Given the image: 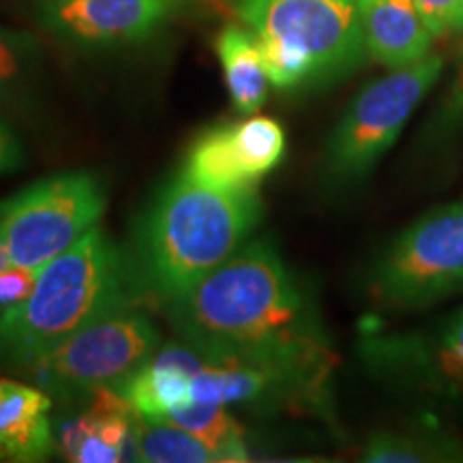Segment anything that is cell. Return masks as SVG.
<instances>
[{"label":"cell","instance_id":"1","mask_svg":"<svg viewBox=\"0 0 463 463\" xmlns=\"http://www.w3.org/2000/svg\"><path fill=\"white\" fill-rule=\"evenodd\" d=\"M165 307L174 331L206 361L256 364L288 380L307 408L326 403L337 358L316 303L273 242L247 241Z\"/></svg>","mask_w":463,"mask_h":463},{"label":"cell","instance_id":"2","mask_svg":"<svg viewBox=\"0 0 463 463\" xmlns=\"http://www.w3.org/2000/svg\"><path fill=\"white\" fill-rule=\"evenodd\" d=\"M262 219L256 184L215 189L181 172L161 189L136 232L137 286L172 303L245 245Z\"/></svg>","mask_w":463,"mask_h":463},{"label":"cell","instance_id":"3","mask_svg":"<svg viewBox=\"0 0 463 463\" xmlns=\"http://www.w3.org/2000/svg\"><path fill=\"white\" fill-rule=\"evenodd\" d=\"M137 297L131 258L97 225L39 270L31 297L0 314V372L24 375L58 344Z\"/></svg>","mask_w":463,"mask_h":463},{"label":"cell","instance_id":"4","mask_svg":"<svg viewBox=\"0 0 463 463\" xmlns=\"http://www.w3.org/2000/svg\"><path fill=\"white\" fill-rule=\"evenodd\" d=\"M234 11L281 90L335 82L367 56L356 0H234Z\"/></svg>","mask_w":463,"mask_h":463},{"label":"cell","instance_id":"5","mask_svg":"<svg viewBox=\"0 0 463 463\" xmlns=\"http://www.w3.org/2000/svg\"><path fill=\"white\" fill-rule=\"evenodd\" d=\"M159 345L157 324L131 305L71 335L24 375L58 402L82 403L97 391L118 389Z\"/></svg>","mask_w":463,"mask_h":463},{"label":"cell","instance_id":"6","mask_svg":"<svg viewBox=\"0 0 463 463\" xmlns=\"http://www.w3.org/2000/svg\"><path fill=\"white\" fill-rule=\"evenodd\" d=\"M106 184L92 172H65L0 202V239L11 264L42 270L99 225Z\"/></svg>","mask_w":463,"mask_h":463},{"label":"cell","instance_id":"7","mask_svg":"<svg viewBox=\"0 0 463 463\" xmlns=\"http://www.w3.org/2000/svg\"><path fill=\"white\" fill-rule=\"evenodd\" d=\"M442 67V56L430 54L410 67L391 69L358 92L326 142L324 167L333 183H361L373 170L438 82Z\"/></svg>","mask_w":463,"mask_h":463},{"label":"cell","instance_id":"8","mask_svg":"<svg viewBox=\"0 0 463 463\" xmlns=\"http://www.w3.org/2000/svg\"><path fill=\"white\" fill-rule=\"evenodd\" d=\"M372 292L382 305L405 311L463 292V202L408 225L375 262Z\"/></svg>","mask_w":463,"mask_h":463},{"label":"cell","instance_id":"9","mask_svg":"<svg viewBox=\"0 0 463 463\" xmlns=\"http://www.w3.org/2000/svg\"><path fill=\"white\" fill-rule=\"evenodd\" d=\"M364 364L399 391L436 403L463 402V307L412 331H369Z\"/></svg>","mask_w":463,"mask_h":463},{"label":"cell","instance_id":"10","mask_svg":"<svg viewBox=\"0 0 463 463\" xmlns=\"http://www.w3.org/2000/svg\"><path fill=\"white\" fill-rule=\"evenodd\" d=\"M45 33L75 48L112 50L146 43L183 0H28Z\"/></svg>","mask_w":463,"mask_h":463},{"label":"cell","instance_id":"11","mask_svg":"<svg viewBox=\"0 0 463 463\" xmlns=\"http://www.w3.org/2000/svg\"><path fill=\"white\" fill-rule=\"evenodd\" d=\"M82 412L54 427L58 449L75 463L137 461V416L133 405L114 389L84 399Z\"/></svg>","mask_w":463,"mask_h":463},{"label":"cell","instance_id":"12","mask_svg":"<svg viewBox=\"0 0 463 463\" xmlns=\"http://www.w3.org/2000/svg\"><path fill=\"white\" fill-rule=\"evenodd\" d=\"M206 363L184 341L167 344L118 386L120 395L133 405L142 420H161L172 410L194 403V375Z\"/></svg>","mask_w":463,"mask_h":463},{"label":"cell","instance_id":"13","mask_svg":"<svg viewBox=\"0 0 463 463\" xmlns=\"http://www.w3.org/2000/svg\"><path fill=\"white\" fill-rule=\"evenodd\" d=\"M54 397L42 386L0 378V459L34 463L54 450Z\"/></svg>","mask_w":463,"mask_h":463},{"label":"cell","instance_id":"14","mask_svg":"<svg viewBox=\"0 0 463 463\" xmlns=\"http://www.w3.org/2000/svg\"><path fill=\"white\" fill-rule=\"evenodd\" d=\"M367 56L386 69H403L431 54L433 34L414 0H356Z\"/></svg>","mask_w":463,"mask_h":463},{"label":"cell","instance_id":"15","mask_svg":"<svg viewBox=\"0 0 463 463\" xmlns=\"http://www.w3.org/2000/svg\"><path fill=\"white\" fill-rule=\"evenodd\" d=\"M194 402L215 405H292L307 408L300 392L269 369L256 367L247 363H213L206 361L194 375Z\"/></svg>","mask_w":463,"mask_h":463},{"label":"cell","instance_id":"16","mask_svg":"<svg viewBox=\"0 0 463 463\" xmlns=\"http://www.w3.org/2000/svg\"><path fill=\"white\" fill-rule=\"evenodd\" d=\"M215 50L222 62L232 106L253 116L269 95V73L264 69L256 34L239 24H228L217 34Z\"/></svg>","mask_w":463,"mask_h":463},{"label":"cell","instance_id":"17","mask_svg":"<svg viewBox=\"0 0 463 463\" xmlns=\"http://www.w3.org/2000/svg\"><path fill=\"white\" fill-rule=\"evenodd\" d=\"M369 463H455L463 461V442L439 431L373 433L363 449Z\"/></svg>","mask_w":463,"mask_h":463},{"label":"cell","instance_id":"18","mask_svg":"<svg viewBox=\"0 0 463 463\" xmlns=\"http://www.w3.org/2000/svg\"><path fill=\"white\" fill-rule=\"evenodd\" d=\"M191 181L215 189L251 187L234 146L232 125H219L191 144L181 170Z\"/></svg>","mask_w":463,"mask_h":463},{"label":"cell","instance_id":"19","mask_svg":"<svg viewBox=\"0 0 463 463\" xmlns=\"http://www.w3.org/2000/svg\"><path fill=\"white\" fill-rule=\"evenodd\" d=\"M161 420H170L200 438L217 455V461H249L245 433L239 422L225 412V405L194 402L172 410Z\"/></svg>","mask_w":463,"mask_h":463},{"label":"cell","instance_id":"20","mask_svg":"<svg viewBox=\"0 0 463 463\" xmlns=\"http://www.w3.org/2000/svg\"><path fill=\"white\" fill-rule=\"evenodd\" d=\"M232 136L242 172L251 184L279 165L286 153L283 127L269 116H249L242 123L232 125Z\"/></svg>","mask_w":463,"mask_h":463},{"label":"cell","instance_id":"21","mask_svg":"<svg viewBox=\"0 0 463 463\" xmlns=\"http://www.w3.org/2000/svg\"><path fill=\"white\" fill-rule=\"evenodd\" d=\"M137 461L213 463L217 455L194 433L170 420H142L137 427Z\"/></svg>","mask_w":463,"mask_h":463},{"label":"cell","instance_id":"22","mask_svg":"<svg viewBox=\"0 0 463 463\" xmlns=\"http://www.w3.org/2000/svg\"><path fill=\"white\" fill-rule=\"evenodd\" d=\"M42 45L26 31L0 26V99H9L37 71Z\"/></svg>","mask_w":463,"mask_h":463},{"label":"cell","instance_id":"23","mask_svg":"<svg viewBox=\"0 0 463 463\" xmlns=\"http://www.w3.org/2000/svg\"><path fill=\"white\" fill-rule=\"evenodd\" d=\"M433 37H450L463 31V0H414Z\"/></svg>","mask_w":463,"mask_h":463},{"label":"cell","instance_id":"24","mask_svg":"<svg viewBox=\"0 0 463 463\" xmlns=\"http://www.w3.org/2000/svg\"><path fill=\"white\" fill-rule=\"evenodd\" d=\"M37 275L39 270L17 264H7L0 270V314L31 297Z\"/></svg>","mask_w":463,"mask_h":463},{"label":"cell","instance_id":"25","mask_svg":"<svg viewBox=\"0 0 463 463\" xmlns=\"http://www.w3.org/2000/svg\"><path fill=\"white\" fill-rule=\"evenodd\" d=\"M461 120H463V52H461L459 67H457L453 82H450L447 97H444L442 101V108L438 109L436 127H433V129L442 136L444 131L455 129Z\"/></svg>","mask_w":463,"mask_h":463},{"label":"cell","instance_id":"26","mask_svg":"<svg viewBox=\"0 0 463 463\" xmlns=\"http://www.w3.org/2000/svg\"><path fill=\"white\" fill-rule=\"evenodd\" d=\"M22 161H24V150H22L20 137L0 118V174L17 170Z\"/></svg>","mask_w":463,"mask_h":463},{"label":"cell","instance_id":"27","mask_svg":"<svg viewBox=\"0 0 463 463\" xmlns=\"http://www.w3.org/2000/svg\"><path fill=\"white\" fill-rule=\"evenodd\" d=\"M7 264H11V260H9V253H7V247H5V242H3V239H0V270L5 269V266Z\"/></svg>","mask_w":463,"mask_h":463}]
</instances>
